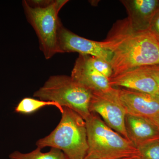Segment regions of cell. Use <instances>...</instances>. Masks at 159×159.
<instances>
[{"label": "cell", "instance_id": "cell-12", "mask_svg": "<svg viewBox=\"0 0 159 159\" xmlns=\"http://www.w3.org/2000/svg\"><path fill=\"white\" fill-rule=\"evenodd\" d=\"M125 125L129 140L136 147L159 138V129L152 120L145 117L126 114Z\"/></svg>", "mask_w": 159, "mask_h": 159}, {"label": "cell", "instance_id": "cell-17", "mask_svg": "<svg viewBox=\"0 0 159 159\" xmlns=\"http://www.w3.org/2000/svg\"><path fill=\"white\" fill-rule=\"evenodd\" d=\"M141 67L153 78L159 88V64Z\"/></svg>", "mask_w": 159, "mask_h": 159}, {"label": "cell", "instance_id": "cell-16", "mask_svg": "<svg viewBox=\"0 0 159 159\" xmlns=\"http://www.w3.org/2000/svg\"><path fill=\"white\" fill-rule=\"evenodd\" d=\"M137 148L141 159H159V138L144 142Z\"/></svg>", "mask_w": 159, "mask_h": 159}, {"label": "cell", "instance_id": "cell-1", "mask_svg": "<svg viewBox=\"0 0 159 159\" xmlns=\"http://www.w3.org/2000/svg\"><path fill=\"white\" fill-rule=\"evenodd\" d=\"M112 54V77L133 69L159 64V39L150 29H136L128 18L118 20L101 41Z\"/></svg>", "mask_w": 159, "mask_h": 159}, {"label": "cell", "instance_id": "cell-6", "mask_svg": "<svg viewBox=\"0 0 159 159\" xmlns=\"http://www.w3.org/2000/svg\"><path fill=\"white\" fill-rule=\"evenodd\" d=\"M89 110L91 113L99 115L109 127L129 140L125 125L126 111L117 89L113 87L106 92H93Z\"/></svg>", "mask_w": 159, "mask_h": 159}, {"label": "cell", "instance_id": "cell-22", "mask_svg": "<svg viewBox=\"0 0 159 159\" xmlns=\"http://www.w3.org/2000/svg\"><path fill=\"white\" fill-rule=\"evenodd\" d=\"M156 96H157V97L158 99L159 100V93H158L157 94H156Z\"/></svg>", "mask_w": 159, "mask_h": 159}, {"label": "cell", "instance_id": "cell-2", "mask_svg": "<svg viewBox=\"0 0 159 159\" xmlns=\"http://www.w3.org/2000/svg\"><path fill=\"white\" fill-rule=\"evenodd\" d=\"M59 123L50 134L36 142L38 148L60 149L68 159H84L88 150L85 120L76 112L62 107Z\"/></svg>", "mask_w": 159, "mask_h": 159}, {"label": "cell", "instance_id": "cell-21", "mask_svg": "<svg viewBox=\"0 0 159 159\" xmlns=\"http://www.w3.org/2000/svg\"><path fill=\"white\" fill-rule=\"evenodd\" d=\"M122 159H141L139 157H131L126 158Z\"/></svg>", "mask_w": 159, "mask_h": 159}, {"label": "cell", "instance_id": "cell-24", "mask_svg": "<svg viewBox=\"0 0 159 159\" xmlns=\"http://www.w3.org/2000/svg\"><path fill=\"white\" fill-rule=\"evenodd\" d=\"M158 11H159V8H158Z\"/></svg>", "mask_w": 159, "mask_h": 159}, {"label": "cell", "instance_id": "cell-14", "mask_svg": "<svg viewBox=\"0 0 159 159\" xmlns=\"http://www.w3.org/2000/svg\"><path fill=\"white\" fill-rule=\"evenodd\" d=\"M50 106L57 107L60 112L62 111V107L56 102L44 101L30 97H26L22 99L16 107L15 111L18 113L31 114L44 107Z\"/></svg>", "mask_w": 159, "mask_h": 159}, {"label": "cell", "instance_id": "cell-23", "mask_svg": "<svg viewBox=\"0 0 159 159\" xmlns=\"http://www.w3.org/2000/svg\"><path fill=\"white\" fill-rule=\"evenodd\" d=\"M84 159H92L86 157Z\"/></svg>", "mask_w": 159, "mask_h": 159}, {"label": "cell", "instance_id": "cell-13", "mask_svg": "<svg viewBox=\"0 0 159 159\" xmlns=\"http://www.w3.org/2000/svg\"><path fill=\"white\" fill-rule=\"evenodd\" d=\"M39 148L29 153H22L15 151L9 155V159H68L63 152L57 148H51L47 152H41Z\"/></svg>", "mask_w": 159, "mask_h": 159}, {"label": "cell", "instance_id": "cell-3", "mask_svg": "<svg viewBox=\"0 0 159 159\" xmlns=\"http://www.w3.org/2000/svg\"><path fill=\"white\" fill-rule=\"evenodd\" d=\"M88 150L86 157L92 159H122L139 157L134 145L109 127L96 114L85 120Z\"/></svg>", "mask_w": 159, "mask_h": 159}, {"label": "cell", "instance_id": "cell-11", "mask_svg": "<svg viewBox=\"0 0 159 159\" xmlns=\"http://www.w3.org/2000/svg\"><path fill=\"white\" fill-rule=\"evenodd\" d=\"M71 77L93 92H106L113 88L110 84L109 79L87 65L80 54Z\"/></svg>", "mask_w": 159, "mask_h": 159}, {"label": "cell", "instance_id": "cell-18", "mask_svg": "<svg viewBox=\"0 0 159 159\" xmlns=\"http://www.w3.org/2000/svg\"><path fill=\"white\" fill-rule=\"evenodd\" d=\"M149 29L159 39V11H158L155 16Z\"/></svg>", "mask_w": 159, "mask_h": 159}, {"label": "cell", "instance_id": "cell-5", "mask_svg": "<svg viewBox=\"0 0 159 159\" xmlns=\"http://www.w3.org/2000/svg\"><path fill=\"white\" fill-rule=\"evenodd\" d=\"M66 0L52 1L46 7H32L27 1L22 5L27 20L32 26L38 38L39 48L46 59H49L60 53L58 32L62 23L58 13Z\"/></svg>", "mask_w": 159, "mask_h": 159}, {"label": "cell", "instance_id": "cell-8", "mask_svg": "<svg viewBox=\"0 0 159 159\" xmlns=\"http://www.w3.org/2000/svg\"><path fill=\"white\" fill-rule=\"evenodd\" d=\"M117 90L126 114L150 119L159 115V100L156 95L125 89Z\"/></svg>", "mask_w": 159, "mask_h": 159}, {"label": "cell", "instance_id": "cell-20", "mask_svg": "<svg viewBox=\"0 0 159 159\" xmlns=\"http://www.w3.org/2000/svg\"><path fill=\"white\" fill-rule=\"evenodd\" d=\"M150 119L153 121L154 123L157 125V126L159 129V115L153 117V118H151Z\"/></svg>", "mask_w": 159, "mask_h": 159}, {"label": "cell", "instance_id": "cell-7", "mask_svg": "<svg viewBox=\"0 0 159 159\" xmlns=\"http://www.w3.org/2000/svg\"><path fill=\"white\" fill-rule=\"evenodd\" d=\"M60 53L77 52L81 55L99 57L110 63L112 54L103 48L101 41L87 39L66 29L61 25L58 32Z\"/></svg>", "mask_w": 159, "mask_h": 159}, {"label": "cell", "instance_id": "cell-10", "mask_svg": "<svg viewBox=\"0 0 159 159\" xmlns=\"http://www.w3.org/2000/svg\"><path fill=\"white\" fill-rule=\"evenodd\" d=\"M129 19L138 30L150 29L151 24L158 10V0H122Z\"/></svg>", "mask_w": 159, "mask_h": 159}, {"label": "cell", "instance_id": "cell-19", "mask_svg": "<svg viewBox=\"0 0 159 159\" xmlns=\"http://www.w3.org/2000/svg\"><path fill=\"white\" fill-rule=\"evenodd\" d=\"M29 6L32 7H46L51 4L52 1L50 0H40V1H26Z\"/></svg>", "mask_w": 159, "mask_h": 159}, {"label": "cell", "instance_id": "cell-9", "mask_svg": "<svg viewBox=\"0 0 159 159\" xmlns=\"http://www.w3.org/2000/svg\"><path fill=\"white\" fill-rule=\"evenodd\" d=\"M109 81L114 88L121 87L152 95H156L159 92L155 80L141 67L111 77Z\"/></svg>", "mask_w": 159, "mask_h": 159}, {"label": "cell", "instance_id": "cell-4", "mask_svg": "<svg viewBox=\"0 0 159 159\" xmlns=\"http://www.w3.org/2000/svg\"><path fill=\"white\" fill-rule=\"evenodd\" d=\"M93 92L74 80L71 76L55 75L33 94L41 100L58 103L76 112L84 120L91 115L89 105Z\"/></svg>", "mask_w": 159, "mask_h": 159}, {"label": "cell", "instance_id": "cell-15", "mask_svg": "<svg viewBox=\"0 0 159 159\" xmlns=\"http://www.w3.org/2000/svg\"><path fill=\"white\" fill-rule=\"evenodd\" d=\"M81 56L87 65L93 68L97 72L104 75L109 79L112 76L113 74L112 68L110 63L108 61L102 58L94 56L86 55H81Z\"/></svg>", "mask_w": 159, "mask_h": 159}]
</instances>
